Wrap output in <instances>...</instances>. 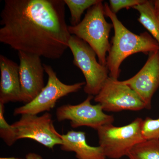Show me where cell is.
Listing matches in <instances>:
<instances>
[{"label":"cell","instance_id":"14","mask_svg":"<svg viewBox=\"0 0 159 159\" xmlns=\"http://www.w3.org/2000/svg\"><path fill=\"white\" fill-rule=\"evenodd\" d=\"M133 9L139 12L138 19L139 22L147 30L159 45V19L154 9L153 1L145 0Z\"/></svg>","mask_w":159,"mask_h":159},{"label":"cell","instance_id":"12","mask_svg":"<svg viewBox=\"0 0 159 159\" xmlns=\"http://www.w3.org/2000/svg\"><path fill=\"white\" fill-rule=\"evenodd\" d=\"M0 70V102H21L19 65L1 54Z\"/></svg>","mask_w":159,"mask_h":159},{"label":"cell","instance_id":"23","mask_svg":"<svg viewBox=\"0 0 159 159\" xmlns=\"http://www.w3.org/2000/svg\"><path fill=\"white\" fill-rule=\"evenodd\" d=\"M158 17L159 19V12L158 13H157Z\"/></svg>","mask_w":159,"mask_h":159},{"label":"cell","instance_id":"2","mask_svg":"<svg viewBox=\"0 0 159 159\" xmlns=\"http://www.w3.org/2000/svg\"><path fill=\"white\" fill-rule=\"evenodd\" d=\"M103 5L105 16L110 19L114 29L106 66L109 71V77L118 80L121 73L120 66L127 57L138 53L148 55L151 52L159 51V45L147 31L137 34L129 31L120 21L116 14L111 11L108 3L105 2Z\"/></svg>","mask_w":159,"mask_h":159},{"label":"cell","instance_id":"20","mask_svg":"<svg viewBox=\"0 0 159 159\" xmlns=\"http://www.w3.org/2000/svg\"><path fill=\"white\" fill-rule=\"evenodd\" d=\"M26 159H43L42 157L37 153L31 152L26 155Z\"/></svg>","mask_w":159,"mask_h":159},{"label":"cell","instance_id":"11","mask_svg":"<svg viewBox=\"0 0 159 159\" xmlns=\"http://www.w3.org/2000/svg\"><path fill=\"white\" fill-rule=\"evenodd\" d=\"M138 94L146 106L151 108L152 99L159 88V51L151 52L140 71L129 79L122 81Z\"/></svg>","mask_w":159,"mask_h":159},{"label":"cell","instance_id":"4","mask_svg":"<svg viewBox=\"0 0 159 159\" xmlns=\"http://www.w3.org/2000/svg\"><path fill=\"white\" fill-rule=\"evenodd\" d=\"M142 118L122 126L107 124L97 129L99 146L106 157L118 159L126 156L134 146L145 141L142 131Z\"/></svg>","mask_w":159,"mask_h":159},{"label":"cell","instance_id":"15","mask_svg":"<svg viewBox=\"0 0 159 159\" xmlns=\"http://www.w3.org/2000/svg\"><path fill=\"white\" fill-rule=\"evenodd\" d=\"M127 156L129 159H159V140H146L138 143Z\"/></svg>","mask_w":159,"mask_h":159},{"label":"cell","instance_id":"8","mask_svg":"<svg viewBox=\"0 0 159 159\" xmlns=\"http://www.w3.org/2000/svg\"><path fill=\"white\" fill-rule=\"evenodd\" d=\"M94 101L108 112L124 110L139 111L146 109V106L138 94L122 81L109 77Z\"/></svg>","mask_w":159,"mask_h":159},{"label":"cell","instance_id":"9","mask_svg":"<svg viewBox=\"0 0 159 159\" xmlns=\"http://www.w3.org/2000/svg\"><path fill=\"white\" fill-rule=\"evenodd\" d=\"M93 96L89 95L83 102L77 105L66 104L60 107L56 111V117L59 122L70 120L71 127L88 126L97 130L107 124H113L112 116L104 112L99 103L93 105L91 101Z\"/></svg>","mask_w":159,"mask_h":159},{"label":"cell","instance_id":"21","mask_svg":"<svg viewBox=\"0 0 159 159\" xmlns=\"http://www.w3.org/2000/svg\"><path fill=\"white\" fill-rule=\"evenodd\" d=\"M153 3L154 9L157 14L159 12V0L153 1Z\"/></svg>","mask_w":159,"mask_h":159},{"label":"cell","instance_id":"10","mask_svg":"<svg viewBox=\"0 0 159 159\" xmlns=\"http://www.w3.org/2000/svg\"><path fill=\"white\" fill-rule=\"evenodd\" d=\"M21 102L28 103L35 98L44 87L43 65L36 54L18 51Z\"/></svg>","mask_w":159,"mask_h":159},{"label":"cell","instance_id":"18","mask_svg":"<svg viewBox=\"0 0 159 159\" xmlns=\"http://www.w3.org/2000/svg\"><path fill=\"white\" fill-rule=\"evenodd\" d=\"M142 131L145 140H159V118L152 119L147 117L143 120Z\"/></svg>","mask_w":159,"mask_h":159},{"label":"cell","instance_id":"1","mask_svg":"<svg viewBox=\"0 0 159 159\" xmlns=\"http://www.w3.org/2000/svg\"><path fill=\"white\" fill-rule=\"evenodd\" d=\"M64 0H6L0 42L11 48L50 59L61 58L71 36Z\"/></svg>","mask_w":159,"mask_h":159},{"label":"cell","instance_id":"6","mask_svg":"<svg viewBox=\"0 0 159 159\" xmlns=\"http://www.w3.org/2000/svg\"><path fill=\"white\" fill-rule=\"evenodd\" d=\"M48 76L47 84L32 101L14 110V116L24 114L36 115L49 111L54 108L57 100L69 94L76 93L85 85V82L66 84L57 77L51 66L43 64Z\"/></svg>","mask_w":159,"mask_h":159},{"label":"cell","instance_id":"3","mask_svg":"<svg viewBox=\"0 0 159 159\" xmlns=\"http://www.w3.org/2000/svg\"><path fill=\"white\" fill-rule=\"evenodd\" d=\"M103 1L88 9L83 19L75 26H69L71 35L85 41L96 52L98 61L106 66L107 54L111 48L110 33L113 28L112 23L105 19Z\"/></svg>","mask_w":159,"mask_h":159},{"label":"cell","instance_id":"16","mask_svg":"<svg viewBox=\"0 0 159 159\" xmlns=\"http://www.w3.org/2000/svg\"><path fill=\"white\" fill-rule=\"evenodd\" d=\"M71 14L72 26L78 25L84 11L99 2V0H64Z\"/></svg>","mask_w":159,"mask_h":159},{"label":"cell","instance_id":"19","mask_svg":"<svg viewBox=\"0 0 159 159\" xmlns=\"http://www.w3.org/2000/svg\"><path fill=\"white\" fill-rule=\"evenodd\" d=\"M144 1L145 0H110L109 6L111 11L116 14L121 9L133 8Z\"/></svg>","mask_w":159,"mask_h":159},{"label":"cell","instance_id":"17","mask_svg":"<svg viewBox=\"0 0 159 159\" xmlns=\"http://www.w3.org/2000/svg\"><path fill=\"white\" fill-rule=\"evenodd\" d=\"M4 104L0 102V137L8 146H11L17 141L14 128L9 125L4 117Z\"/></svg>","mask_w":159,"mask_h":159},{"label":"cell","instance_id":"5","mask_svg":"<svg viewBox=\"0 0 159 159\" xmlns=\"http://www.w3.org/2000/svg\"><path fill=\"white\" fill-rule=\"evenodd\" d=\"M68 48L73 57V63L82 72L85 77L84 91L90 96H97L109 77L107 66L97 61L95 51L87 43L74 35H71Z\"/></svg>","mask_w":159,"mask_h":159},{"label":"cell","instance_id":"22","mask_svg":"<svg viewBox=\"0 0 159 159\" xmlns=\"http://www.w3.org/2000/svg\"><path fill=\"white\" fill-rule=\"evenodd\" d=\"M0 159H26L25 158H16V157H1Z\"/></svg>","mask_w":159,"mask_h":159},{"label":"cell","instance_id":"7","mask_svg":"<svg viewBox=\"0 0 159 159\" xmlns=\"http://www.w3.org/2000/svg\"><path fill=\"white\" fill-rule=\"evenodd\" d=\"M21 116L19 120L11 124L17 140L31 139L51 149L62 144L61 135L55 129L51 114L46 112L40 116L31 114Z\"/></svg>","mask_w":159,"mask_h":159},{"label":"cell","instance_id":"13","mask_svg":"<svg viewBox=\"0 0 159 159\" xmlns=\"http://www.w3.org/2000/svg\"><path fill=\"white\" fill-rule=\"evenodd\" d=\"M61 150L73 152L78 159H106L105 155L101 147L91 146L87 142L84 132L69 131L61 135Z\"/></svg>","mask_w":159,"mask_h":159}]
</instances>
